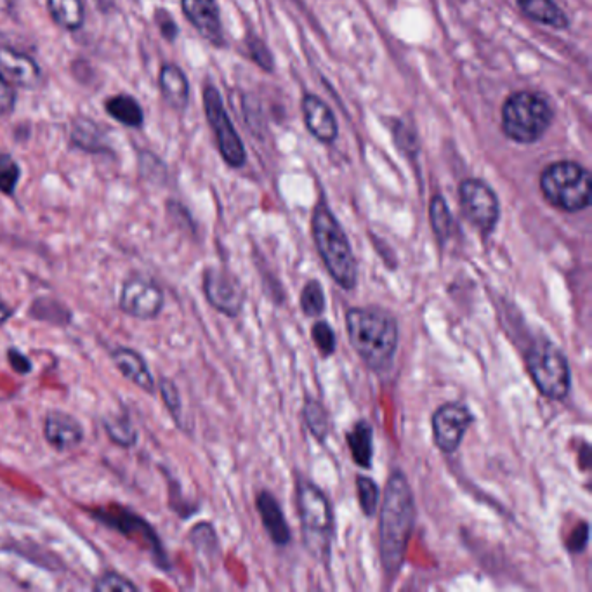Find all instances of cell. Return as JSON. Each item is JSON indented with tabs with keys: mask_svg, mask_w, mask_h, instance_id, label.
Wrapping results in <instances>:
<instances>
[{
	"mask_svg": "<svg viewBox=\"0 0 592 592\" xmlns=\"http://www.w3.org/2000/svg\"><path fill=\"white\" fill-rule=\"evenodd\" d=\"M415 525V500L407 476L400 469L389 474L379 516V554L382 570L395 579L407 558Z\"/></svg>",
	"mask_w": 592,
	"mask_h": 592,
	"instance_id": "obj_1",
	"label": "cell"
},
{
	"mask_svg": "<svg viewBox=\"0 0 592 592\" xmlns=\"http://www.w3.org/2000/svg\"><path fill=\"white\" fill-rule=\"evenodd\" d=\"M346 332L351 348L362 362L375 370L388 369L395 360L400 329L395 315L381 306H355L346 313Z\"/></svg>",
	"mask_w": 592,
	"mask_h": 592,
	"instance_id": "obj_2",
	"label": "cell"
},
{
	"mask_svg": "<svg viewBox=\"0 0 592 592\" xmlns=\"http://www.w3.org/2000/svg\"><path fill=\"white\" fill-rule=\"evenodd\" d=\"M311 235L332 280L348 292L355 289L358 283L355 252L343 226L323 200L313 209Z\"/></svg>",
	"mask_w": 592,
	"mask_h": 592,
	"instance_id": "obj_3",
	"label": "cell"
},
{
	"mask_svg": "<svg viewBox=\"0 0 592 592\" xmlns=\"http://www.w3.org/2000/svg\"><path fill=\"white\" fill-rule=\"evenodd\" d=\"M296 504L303 528L304 546L313 558L329 563L336 532L334 509L329 497L313 481L299 478L296 483Z\"/></svg>",
	"mask_w": 592,
	"mask_h": 592,
	"instance_id": "obj_4",
	"label": "cell"
},
{
	"mask_svg": "<svg viewBox=\"0 0 592 592\" xmlns=\"http://www.w3.org/2000/svg\"><path fill=\"white\" fill-rule=\"evenodd\" d=\"M528 375L542 396L563 402L572 389V369L565 351L549 337H532L523 349Z\"/></svg>",
	"mask_w": 592,
	"mask_h": 592,
	"instance_id": "obj_5",
	"label": "cell"
},
{
	"mask_svg": "<svg viewBox=\"0 0 592 592\" xmlns=\"http://www.w3.org/2000/svg\"><path fill=\"white\" fill-rule=\"evenodd\" d=\"M502 132L518 145H533L546 136L553 124V106L537 91H516L502 105Z\"/></svg>",
	"mask_w": 592,
	"mask_h": 592,
	"instance_id": "obj_6",
	"label": "cell"
},
{
	"mask_svg": "<svg viewBox=\"0 0 592 592\" xmlns=\"http://www.w3.org/2000/svg\"><path fill=\"white\" fill-rule=\"evenodd\" d=\"M591 172L573 160H558L540 172L542 197L558 211H586L591 205Z\"/></svg>",
	"mask_w": 592,
	"mask_h": 592,
	"instance_id": "obj_7",
	"label": "cell"
},
{
	"mask_svg": "<svg viewBox=\"0 0 592 592\" xmlns=\"http://www.w3.org/2000/svg\"><path fill=\"white\" fill-rule=\"evenodd\" d=\"M93 520L101 523L103 527L122 533L125 539L132 540L134 544L146 549L152 554L153 561L160 566L162 570L171 568L169 556L165 553L164 544L158 537L157 530L148 523V521L131 511L129 507L119 506V504H110V506L84 507Z\"/></svg>",
	"mask_w": 592,
	"mask_h": 592,
	"instance_id": "obj_8",
	"label": "cell"
},
{
	"mask_svg": "<svg viewBox=\"0 0 592 592\" xmlns=\"http://www.w3.org/2000/svg\"><path fill=\"white\" fill-rule=\"evenodd\" d=\"M202 99H204L205 119L214 132L216 145H218L224 164L231 169H242L247 162V152H245L240 134L231 122L230 115L226 112L223 96L219 93L218 87L207 84L204 87Z\"/></svg>",
	"mask_w": 592,
	"mask_h": 592,
	"instance_id": "obj_9",
	"label": "cell"
},
{
	"mask_svg": "<svg viewBox=\"0 0 592 592\" xmlns=\"http://www.w3.org/2000/svg\"><path fill=\"white\" fill-rule=\"evenodd\" d=\"M459 204L464 218L483 237H490L494 233L500 219V202L492 186L481 179H464L459 186Z\"/></svg>",
	"mask_w": 592,
	"mask_h": 592,
	"instance_id": "obj_10",
	"label": "cell"
},
{
	"mask_svg": "<svg viewBox=\"0 0 592 592\" xmlns=\"http://www.w3.org/2000/svg\"><path fill=\"white\" fill-rule=\"evenodd\" d=\"M119 308L138 320H155L165 308V294L153 278L134 273L122 283Z\"/></svg>",
	"mask_w": 592,
	"mask_h": 592,
	"instance_id": "obj_11",
	"label": "cell"
},
{
	"mask_svg": "<svg viewBox=\"0 0 592 592\" xmlns=\"http://www.w3.org/2000/svg\"><path fill=\"white\" fill-rule=\"evenodd\" d=\"M474 422L471 408L462 402H447L436 408L431 417L433 440L443 454H454Z\"/></svg>",
	"mask_w": 592,
	"mask_h": 592,
	"instance_id": "obj_12",
	"label": "cell"
},
{
	"mask_svg": "<svg viewBox=\"0 0 592 592\" xmlns=\"http://www.w3.org/2000/svg\"><path fill=\"white\" fill-rule=\"evenodd\" d=\"M202 290L207 303L223 315L237 318L244 310V285L231 271L218 266L207 268L202 277Z\"/></svg>",
	"mask_w": 592,
	"mask_h": 592,
	"instance_id": "obj_13",
	"label": "cell"
},
{
	"mask_svg": "<svg viewBox=\"0 0 592 592\" xmlns=\"http://www.w3.org/2000/svg\"><path fill=\"white\" fill-rule=\"evenodd\" d=\"M181 9L202 39L211 46L224 47L226 39L218 0H181Z\"/></svg>",
	"mask_w": 592,
	"mask_h": 592,
	"instance_id": "obj_14",
	"label": "cell"
},
{
	"mask_svg": "<svg viewBox=\"0 0 592 592\" xmlns=\"http://www.w3.org/2000/svg\"><path fill=\"white\" fill-rule=\"evenodd\" d=\"M44 438L54 450L65 454L82 445L86 431L75 415L65 410H49L44 419Z\"/></svg>",
	"mask_w": 592,
	"mask_h": 592,
	"instance_id": "obj_15",
	"label": "cell"
},
{
	"mask_svg": "<svg viewBox=\"0 0 592 592\" xmlns=\"http://www.w3.org/2000/svg\"><path fill=\"white\" fill-rule=\"evenodd\" d=\"M304 125L311 136L322 143L332 145L339 138V124L330 106L315 94H304L301 99Z\"/></svg>",
	"mask_w": 592,
	"mask_h": 592,
	"instance_id": "obj_16",
	"label": "cell"
},
{
	"mask_svg": "<svg viewBox=\"0 0 592 592\" xmlns=\"http://www.w3.org/2000/svg\"><path fill=\"white\" fill-rule=\"evenodd\" d=\"M0 75L14 86L23 89H37L42 84V70L39 63L27 53L14 47L0 44Z\"/></svg>",
	"mask_w": 592,
	"mask_h": 592,
	"instance_id": "obj_17",
	"label": "cell"
},
{
	"mask_svg": "<svg viewBox=\"0 0 592 592\" xmlns=\"http://www.w3.org/2000/svg\"><path fill=\"white\" fill-rule=\"evenodd\" d=\"M112 362L119 369L120 374L134 386L143 389L148 395L153 396L157 393V382L152 370L148 367L145 356L138 353L136 349L125 348V346L113 349Z\"/></svg>",
	"mask_w": 592,
	"mask_h": 592,
	"instance_id": "obj_18",
	"label": "cell"
},
{
	"mask_svg": "<svg viewBox=\"0 0 592 592\" xmlns=\"http://www.w3.org/2000/svg\"><path fill=\"white\" fill-rule=\"evenodd\" d=\"M256 509L259 518L263 521L264 530L270 535L271 542L280 547L290 544L292 532L277 497L268 490H261L256 497Z\"/></svg>",
	"mask_w": 592,
	"mask_h": 592,
	"instance_id": "obj_19",
	"label": "cell"
},
{
	"mask_svg": "<svg viewBox=\"0 0 592 592\" xmlns=\"http://www.w3.org/2000/svg\"><path fill=\"white\" fill-rule=\"evenodd\" d=\"M158 89L172 110L185 112L190 103V82L181 66L165 63L158 73Z\"/></svg>",
	"mask_w": 592,
	"mask_h": 592,
	"instance_id": "obj_20",
	"label": "cell"
},
{
	"mask_svg": "<svg viewBox=\"0 0 592 592\" xmlns=\"http://www.w3.org/2000/svg\"><path fill=\"white\" fill-rule=\"evenodd\" d=\"M70 145L87 153H112V148L106 145L103 127L87 117H75L72 120Z\"/></svg>",
	"mask_w": 592,
	"mask_h": 592,
	"instance_id": "obj_21",
	"label": "cell"
},
{
	"mask_svg": "<svg viewBox=\"0 0 592 592\" xmlns=\"http://www.w3.org/2000/svg\"><path fill=\"white\" fill-rule=\"evenodd\" d=\"M521 13L542 27L566 30L570 27L568 14L554 0H518Z\"/></svg>",
	"mask_w": 592,
	"mask_h": 592,
	"instance_id": "obj_22",
	"label": "cell"
},
{
	"mask_svg": "<svg viewBox=\"0 0 592 592\" xmlns=\"http://www.w3.org/2000/svg\"><path fill=\"white\" fill-rule=\"evenodd\" d=\"M349 452L353 461L362 469L372 468L374 462V426L365 419L353 424V428L346 435Z\"/></svg>",
	"mask_w": 592,
	"mask_h": 592,
	"instance_id": "obj_23",
	"label": "cell"
},
{
	"mask_svg": "<svg viewBox=\"0 0 592 592\" xmlns=\"http://www.w3.org/2000/svg\"><path fill=\"white\" fill-rule=\"evenodd\" d=\"M105 110L113 120L131 129H141L145 124V112L138 99L129 94H115L105 101Z\"/></svg>",
	"mask_w": 592,
	"mask_h": 592,
	"instance_id": "obj_24",
	"label": "cell"
},
{
	"mask_svg": "<svg viewBox=\"0 0 592 592\" xmlns=\"http://www.w3.org/2000/svg\"><path fill=\"white\" fill-rule=\"evenodd\" d=\"M28 316L32 320L49 323L54 327H68L73 322L72 310L53 296L35 297V301L30 304Z\"/></svg>",
	"mask_w": 592,
	"mask_h": 592,
	"instance_id": "obj_25",
	"label": "cell"
},
{
	"mask_svg": "<svg viewBox=\"0 0 592 592\" xmlns=\"http://www.w3.org/2000/svg\"><path fill=\"white\" fill-rule=\"evenodd\" d=\"M47 11L54 23L66 32H79L86 23V7L82 0H47Z\"/></svg>",
	"mask_w": 592,
	"mask_h": 592,
	"instance_id": "obj_26",
	"label": "cell"
},
{
	"mask_svg": "<svg viewBox=\"0 0 592 592\" xmlns=\"http://www.w3.org/2000/svg\"><path fill=\"white\" fill-rule=\"evenodd\" d=\"M429 223H431L433 233H435L436 240L440 245L447 244L448 240L454 235V216L450 212L447 200L441 193L433 195L431 202H429Z\"/></svg>",
	"mask_w": 592,
	"mask_h": 592,
	"instance_id": "obj_27",
	"label": "cell"
},
{
	"mask_svg": "<svg viewBox=\"0 0 592 592\" xmlns=\"http://www.w3.org/2000/svg\"><path fill=\"white\" fill-rule=\"evenodd\" d=\"M103 429L112 443L120 448H131L138 443L139 433L132 424L129 412L103 417Z\"/></svg>",
	"mask_w": 592,
	"mask_h": 592,
	"instance_id": "obj_28",
	"label": "cell"
},
{
	"mask_svg": "<svg viewBox=\"0 0 592 592\" xmlns=\"http://www.w3.org/2000/svg\"><path fill=\"white\" fill-rule=\"evenodd\" d=\"M303 419L311 435L315 436L320 443H325L330 435V417L323 403L308 396L304 400Z\"/></svg>",
	"mask_w": 592,
	"mask_h": 592,
	"instance_id": "obj_29",
	"label": "cell"
},
{
	"mask_svg": "<svg viewBox=\"0 0 592 592\" xmlns=\"http://www.w3.org/2000/svg\"><path fill=\"white\" fill-rule=\"evenodd\" d=\"M299 304H301L304 315L310 316V318H316V316H322L325 313L327 299H325V290H323L320 280L313 278L310 282H306L301 290Z\"/></svg>",
	"mask_w": 592,
	"mask_h": 592,
	"instance_id": "obj_30",
	"label": "cell"
},
{
	"mask_svg": "<svg viewBox=\"0 0 592 592\" xmlns=\"http://www.w3.org/2000/svg\"><path fill=\"white\" fill-rule=\"evenodd\" d=\"M356 492H358V502L362 507V513L367 518H372L377 513L379 499H381V490L377 487V483L369 476L358 474L356 476Z\"/></svg>",
	"mask_w": 592,
	"mask_h": 592,
	"instance_id": "obj_31",
	"label": "cell"
},
{
	"mask_svg": "<svg viewBox=\"0 0 592 592\" xmlns=\"http://www.w3.org/2000/svg\"><path fill=\"white\" fill-rule=\"evenodd\" d=\"M190 542L198 553H205L207 556L219 551L218 535L211 523H207V521L191 528Z\"/></svg>",
	"mask_w": 592,
	"mask_h": 592,
	"instance_id": "obj_32",
	"label": "cell"
},
{
	"mask_svg": "<svg viewBox=\"0 0 592 592\" xmlns=\"http://www.w3.org/2000/svg\"><path fill=\"white\" fill-rule=\"evenodd\" d=\"M311 339L315 344L316 349L320 351L323 358H329L334 355L337 349V336L332 325L325 320H318V322L311 327Z\"/></svg>",
	"mask_w": 592,
	"mask_h": 592,
	"instance_id": "obj_33",
	"label": "cell"
},
{
	"mask_svg": "<svg viewBox=\"0 0 592 592\" xmlns=\"http://www.w3.org/2000/svg\"><path fill=\"white\" fill-rule=\"evenodd\" d=\"M157 391L162 396V402H164L165 408L169 410L172 419L178 422L179 428H181V414H183V402H181V395H179L178 386L172 379L162 377L157 382Z\"/></svg>",
	"mask_w": 592,
	"mask_h": 592,
	"instance_id": "obj_34",
	"label": "cell"
},
{
	"mask_svg": "<svg viewBox=\"0 0 592 592\" xmlns=\"http://www.w3.org/2000/svg\"><path fill=\"white\" fill-rule=\"evenodd\" d=\"M138 589L139 587L131 579L117 572L101 573L98 579L94 580L93 586V591L96 592H136Z\"/></svg>",
	"mask_w": 592,
	"mask_h": 592,
	"instance_id": "obj_35",
	"label": "cell"
},
{
	"mask_svg": "<svg viewBox=\"0 0 592 592\" xmlns=\"http://www.w3.org/2000/svg\"><path fill=\"white\" fill-rule=\"evenodd\" d=\"M21 169L18 162H14L11 155H7L2 162H0V193H4L7 197H13L20 183Z\"/></svg>",
	"mask_w": 592,
	"mask_h": 592,
	"instance_id": "obj_36",
	"label": "cell"
},
{
	"mask_svg": "<svg viewBox=\"0 0 592 592\" xmlns=\"http://www.w3.org/2000/svg\"><path fill=\"white\" fill-rule=\"evenodd\" d=\"M247 49H249L250 60L254 61L256 65L261 66L266 72L273 70V58H271L270 49L266 47L263 40L250 35L247 39Z\"/></svg>",
	"mask_w": 592,
	"mask_h": 592,
	"instance_id": "obj_37",
	"label": "cell"
},
{
	"mask_svg": "<svg viewBox=\"0 0 592 592\" xmlns=\"http://www.w3.org/2000/svg\"><path fill=\"white\" fill-rule=\"evenodd\" d=\"M16 91L13 84L0 75V117H9L16 108Z\"/></svg>",
	"mask_w": 592,
	"mask_h": 592,
	"instance_id": "obj_38",
	"label": "cell"
},
{
	"mask_svg": "<svg viewBox=\"0 0 592 592\" xmlns=\"http://www.w3.org/2000/svg\"><path fill=\"white\" fill-rule=\"evenodd\" d=\"M155 23H157L158 30L162 33V37L169 42H174L178 39L179 28L178 23L174 21L171 14L164 11V9H157L155 11Z\"/></svg>",
	"mask_w": 592,
	"mask_h": 592,
	"instance_id": "obj_39",
	"label": "cell"
},
{
	"mask_svg": "<svg viewBox=\"0 0 592 592\" xmlns=\"http://www.w3.org/2000/svg\"><path fill=\"white\" fill-rule=\"evenodd\" d=\"M7 363H9V367L16 372V374L20 375H28L32 374L33 372V363L30 358H28L21 349L18 348H9L7 349Z\"/></svg>",
	"mask_w": 592,
	"mask_h": 592,
	"instance_id": "obj_40",
	"label": "cell"
},
{
	"mask_svg": "<svg viewBox=\"0 0 592 592\" xmlns=\"http://www.w3.org/2000/svg\"><path fill=\"white\" fill-rule=\"evenodd\" d=\"M587 542H589V525L587 521H580L566 540V547L570 549V553H582L587 547Z\"/></svg>",
	"mask_w": 592,
	"mask_h": 592,
	"instance_id": "obj_41",
	"label": "cell"
},
{
	"mask_svg": "<svg viewBox=\"0 0 592 592\" xmlns=\"http://www.w3.org/2000/svg\"><path fill=\"white\" fill-rule=\"evenodd\" d=\"M14 313H16V310H14L13 306L7 304L6 299L0 296V327H4L13 318Z\"/></svg>",
	"mask_w": 592,
	"mask_h": 592,
	"instance_id": "obj_42",
	"label": "cell"
},
{
	"mask_svg": "<svg viewBox=\"0 0 592 592\" xmlns=\"http://www.w3.org/2000/svg\"><path fill=\"white\" fill-rule=\"evenodd\" d=\"M7 155H9V153L0 152V162H2V160H4V158H6Z\"/></svg>",
	"mask_w": 592,
	"mask_h": 592,
	"instance_id": "obj_43",
	"label": "cell"
}]
</instances>
